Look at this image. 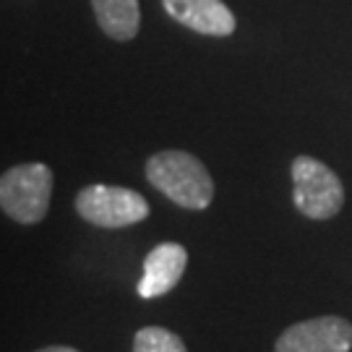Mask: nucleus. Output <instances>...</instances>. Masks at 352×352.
I'll use <instances>...</instances> for the list:
<instances>
[{
    "label": "nucleus",
    "instance_id": "nucleus-1",
    "mask_svg": "<svg viewBox=\"0 0 352 352\" xmlns=\"http://www.w3.org/2000/svg\"><path fill=\"white\" fill-rule=\"evenodd\" d=\"M146 180L167 199L190 212L214 201V180L206 164L183 149H164L146 160Z\"/></svg>",
    "mask_w": 352,
    "mask_h": 352
},
{
    "label": "nucleus",
    "instance_id": "nucleus-2",
    "mask_svg": "<svg viewBox=\"0 0 352 352\" xmlns=\"http://www.w3.org/2000/svg\"><path fill=\"white\" fill-rule=\"evenodd\" d=\"M52 170L42 162L16 164L0 177V206L19 225H37L47 217Z\"/></svg>",
    "mask_w": 352,
    "mask_h": 352
},
{
    "label": "nucleus",
    "instance_id": "nucleus-3",
    "mask_svg": "<svg viewBox=\"0 0 352 352\" xmlns=\"http://www.w3.org/2000/svg\"><path fill=\"white\" fill-rule=\"evenodd\" d=\"M292 199L295 209L308 219H331L344 206V186L340 175L316 157L300 154L292 160Z\"/></svg>",
    "mask_w": 352,
    "mask_h": 352
},
{
    "label": "nucleus",
    "instance_id": "nucleus-4",
    "mask_svg": "<svg viewBox=\"0 0 352 352\" xmlns=\"http://www.w3.org/2000/svg\"><path fill=\"white\" fill-rule=\"evenodd\" d=\"M149 201L123 186H87L76 196V214L94 227L120 230L149 217Z\"/></svg>",
    "mask_w": 352,
    "mask_h": 352
},
{
    "label": "nucleus",
    "instance_id": "nucleus-5",
    "mask_svg": "<svg viewBox=\"0 0 352 352\" xmlns=\"http://www.w3.org/2000/svg\"><path fill=\"white\" fill-rule=\"evenodd\" d=\"M352 324L342 316H316L287 327L274 352H350Z\"/></svg>",
    "mask_w": 352,
    "mask_h": 352
},
{
    "label": "nucleus",
    "instance_id": "nucleus-6",
    "mask_svg": "<svg viewBox=\"0 0 352 352\" xmlns=\"http://www.w3.org/2000/svg\"><path fill=\"white\" fill-rule=\"evenodd\" d=\"M162 8L173 21L206 37H230L238 26L222 0H162Z\"/></svg>",
    "mask_w": 352,
    "mask_h": 352
},
{
    "label": "nucleus",
    "instance_id": "nucleus-7",
    "mask_svg": "<svg viewBox=\"0 0 352 352\" xmlns=\"http://www.w3.org/2000/svg\"><path fill=\"white\" fill-rule=\"evenodd\" d=\"M188 251L180 243H160L144 258V277L139 282V295L144 300L162 298L186 274Z\"/></svg>",
    "mask_w": 352,
    "mask_h": 352
},
{
    "label": "nucleus",
    "instance_id": "nucleus-8",
    "mask_svg": "<svg viewBox=\"0 0 352 352\" xmlns=\"http://www.w3.org/2000/svg\"><path fill=\"white\" fill-rule=\"evenodd\" d=\"M100 29L115 42H131L141 29L139 0H91Z\"/></svg>",
    "mask_w": 352,
    "mask_h": 352
},
{
    "label": "nucleus",
    "instance_id": "nucleus-9",
    "mask_svg": "<svg viewBox=\"0 0 352 352\" xmlns=\"http://www.w3.org/2000/svg\"><path fill=\"white\" fill-rule=\"evenodd\" d=\"M133 352H188V347L170 329L144 327L133 337Z\"/></svg>",
    "mask_w": 352,
    "mask_h": 352
},
{
    "label": "nucleus",
    "instance_id": "nucleus-10",
    "mask_svg": "<svg viewBox=\"0 0 352 352\" xmlns=\"http://www.w3.org/2000/svg\"><path fill=\"white\" fill-rule=\"evenodd\" d=\"M37 352H81L76 350V347H68V344H50V347H42Z\"/></svg>",
    "mask_w": 352,
    "mask_h": 352
}]
</instances>
